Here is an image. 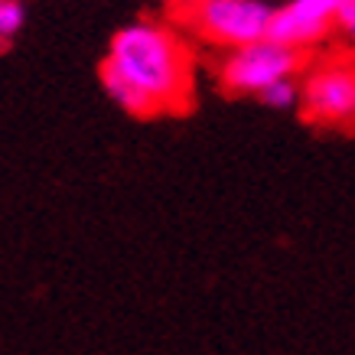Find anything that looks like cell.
Masks as SVG:
<instances>
[{
  "label": "cell",
  "instance_id": "6da1fadb",
  "mask_svg": "<svg viewBox=\"0 0 355 355\" xmlns=\"http://www.w3.org/2000/svg\"><path fill=\"white\" fill-rule=\"evenodd\" d=\"M101 72L134 88L153 114L183 108L189 98V55L163 23L140 20L118 30Z\"/></svg>",
  "mask_w": 355,
  "mask_h": 355
},
{
  "label": "cell",
  "instance_id": "7a4b0ae2",
  "mask_svg": "<svg viewBox=\"0 0 355 355\" xmlns=\"http://www.w3.org/2000/svg\"><path fill=\"white\" fill-rule=\"evenodd\" d=\"M186 17L205 40L241 49L268 40L274 7L268 0H186Z\"/></svg>",
  "mask_w": 355,
  "mask_h": 355
},
{
  "label": "cell",
  "instance_id": "3957f363",
  "mask_svg": "<svg viewBox=\"0 0 355 355\" xmlns=\"http://www.w3.org/2000/svg\"><path fill=\"white\" fill-rule=\"evenodd\" d=\"M297 72H300L297 49L261 40V43L232 49L218 65V82L232 95H261L268 85L280 78H293Z\"/></svg>",
  "mask_w": 355,
  "mask_h": 355
},
{
  "label": "cell",
  "instance_id": "277c9868",
  "mask_svg": "<svg viewBox=\"0 0 355 355\" xmlns=\"http://www.w3.org/2000/svg\"><path fill=\"white\" fill-rule=\"evenodd\" d=\"M300 105L306 118L320 124H352L355 121V69L323 65L303 78Z\"/></svg>",
  "mask_w": 355,
  "mask_h": 355
},
{
  "label": "cell",
  "instance_id": "5b68a950",
  "mask_svg": "<svg viewBox=\"0 0 355 355\" xmlns=\"http://www.w3.org/2000/svg\"><path fill=\"white\" fill-rule=\"evenodd\" d=\"M336 26V0H287L274 7L268 40L287 49H310Z\"/></svg>",
  "mask_w": 355,
  "mask_h": 355
},
{
  "label": "cell",
  "instance_id": "8992f818",
  "mask_svg": "<svg viewBox=\"0 0 355 355\" xmlns=\"http://www.w3.org/2000/svg\"><path fill=\"white\" fill-rule=\"evenodd\" d=\"M258 98L268 105V108L291 111V108L300 105V82H297V78H280V82H274V85L264 88Z\"/></svg>",
  "mask_w": 355,
  "mask_h": 355
},
{
  "label": "cell",
  "instance_id": "52a82bcc",
  "mask_svg": "<svg viewBox=\"0 0 355 355\" xmlns=\"http://www.w3.org/2000/svg\"><path fill=\"white\" fill-rule=\"evenodd\" d=\"M23 26V3L20 0H0V40L17 36Z\"/></svg>",
  "mask_w": 355,
  "mask_h": 355
},
{
  "label": "cell",
  "instance_id": "ba28073f",
  "mask_svg": "<svg viewBox=\"0 0 355 355\" xmlns=\"http://www.w3.org/2000/svg\"><path fill=\"white\" fill-rule=\"evenodd\" d=\"M336 26L355 46V0H336Z\"/></svg>",
  "mask_w": 355,
  "mask_h": 355
}]
</instances>
